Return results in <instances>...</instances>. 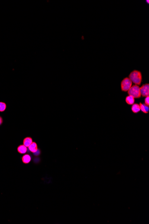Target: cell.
Instances as JSON below:
<instances>
[{"mask_svg": "<svg viewBox=\"0 0 149 224\" xmlns=\"http://www.w3.org/2000/svg\"><path fill=\"white\" fill-rule=\"evenodd\" d=\"M140 110H142V112L144 113H148L149 112V106L146 105L145 104H142L140 103Z\"/></svg>", "mask_w": 149, "mask_h": 224, "instance_id": "cell-5", "label": "cell"}, {"mask_svg": "<svg viewBox=\"0 0 149 224\" xmlns=\"http://www.w3.org/2000/svg\"><path fill=\"white\" fill-rule=\"evenodd\" d=\"M28 148L30 151L33 153L37 152L38 150V146L35 142H32L29 147Z\"/></svg>", "mask_w": 149, "mask_h": 224, "instance_id": "cell-6", "label": "cell"}, {"mask_svg": "<svg viewBox=\"0 0 149 224\" xmlns=\"http://www.w3.org/2000/svg\"><path fill=\"white\" fill-rule=\"evenodd\" d=\"M146 2H147V3H149V1H148V0H147V1H146Z\"/></svg>", "mask_w": 149, "mask_h": 224, "instance_id": "cell-15", "label": "cell"}, {"mask_svg": "<svg viewBox=\"0 0 149 224\" xmlns=\"http://www.w3.org/2000/svg\"><path fill=\"white\" fill-rule=\"evenodd\" d=\"M31 157L28 154H25L22 157V161L25 164L29 163L31 161Z\"/></svg>", "mask_w": 149, "mask_h": 224, "instance_id": "cell-9", "label": "cell"}, {"mask_svg": "<svg viewBox=\"0 0 149 224\" xmlns=\"http://www.w3.org/2000/svg\"><path fill=\"white\" fill-rule=\"evenodd\" d=\"M27 147L24 145H21L18 147V151L20 154H25V153L27 152Z\"/></svg>", "mask_w": 149, "mask_h": 224, "instance_id": "cell-8", "label": "cell"}, {"mask_svg": "<svg viewBox=\"0 0 149 224\" xmlns=\"http://www.w3.org/2000/svg\"><path fill=\"white\" fill-rule=\"evenodd\" d=\"M131 110H132V111L134 113H138L139 111H140V110L139 104H137V103L133 104V106L131 107Z\"/></svg>", "mask_w": 149, "mask_h": 224, "instance_id": "cell-11", "label": "cell"}, {"mask_svg": "<svg viewBox=\"0 0 149 224\" xmlns=\"http://www.w3.org/2000/svg\"><path fill=\"white\" fill-rule=\"evenodd\" d=\"M149 96H147V97H146V98H145V104L148 105V106H149Z\"/></svg>", "mask_w": 149, "mask_h": 224, "instance_id": "cell-13", "label": "cell"}, {"mask_svg": "<svg viewBox=\"0 0 149 224\" xmlns=\"http://www.w3.org/2000/svg\"><path fill=\"white\" fill-rule=\"evenodd\" d=\"M32 142V139L30 137H27L24 139L23 145L26 147H28Z\"/></svg>", "mask_w": 149, "mask_h": 224, "instance_id": "cell-7", "label": "cell"}, {"mask_svg": "<svg viewBox=\"0 0 149 224\" xmlns=\"http://www.w3.org/2000/svg\"><path fill=\"white\" fill-rule=\"evenodd\" d=\"M126 101L128 104L133 105V103H134V98H133V96L129 95L126 98Z\"/></svg>", "mask_w": 149, "mask_h": 224, "instance_id": "cell-10", "label": "cell"}, {"mask_svg": "<svg viewBox=\"0 0 149 224\" xmlns=\"http://www.w3.org/2000/svg\"><path fill=\"white\" fill-rule=\"evenodd\" d=\"M129 78L135 85H140L142 81V74L140 71L134 70L130 73Z\"/></svg>", "mask_w": 149, "mask_h": 224, "instance_id": "cell-1", "label": "cell"}, {"mask_svg": "<svg viewBox=\"0 0 149 224\" xmlns=\"http://www.w3.org/2000/svg\"><path fill=\"white\" fill-rule=\"evenodd\" d=\"M140 93L141 95L143 97L149 96V84H145L140 87Z\"/></svg>", "mask_w": 149, "mask_h": 224, "instance_id": "cell-4", "label": "cell"}, {"mask_svg": "<svg viewBox=\"0 0 149 224\" xmlns=\"http://www.w3.org/2000/svg\"><path fill=\"white\" fill-rule=\"evenodd\" d=\"M2 123H3V119L0 116V125L2 124Z\"/></svg>", "mask_w": 149, "mask_h": 224, "instance_id": "cell-14", "label": "cell"}, {"mask_svg": "<svg viewBox=\"0 0 149 224\" xmlns=\"http://www.w3.org/2000/svg\"><path fill=\"white\" fill-rule=\"evenodd\" d=\"M128 91L129 95L133 96L134 98H140L141 96L140 87L138 85H134L132 86Z\"/></svg>", "mask_w": 149, "mask_h": 224, "instance_id": "cell-2", "label": "cell"}, {"mask_svg": "<svg viewBox=\"0 0 149 224\" xmlns=\"http://www.w3.org/2000/svg\"><path fill=\"white\" fill-rule=\"evenodd\" d=\"M6 108V104L4 102H0V112H3Z\"/></svg>", "mask_w": 149, "mask_h": 224, "instance_id": "cell-12", "label": "cell"}, {"mask_svg": "<svg viewBox=\"0 0 149 224\" xmlns=\"http://www.w3.org/2000/svg\"><path fill=\"white\" fill-rule=\"evenodd\" d=\"M132 85V82L129 79V78H126L122 80L121 82V89L123 91H127L131 88Z\"/></svg>", "mask_w": 149, "mask_h": 224, "instance_id": "cell-3", "label": "cell"}]
</instances>
